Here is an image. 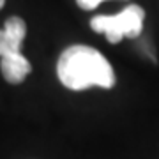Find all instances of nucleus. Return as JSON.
<instances>
[{
	"label": "nucleus",
	"instance_id": "f03ea898",
	"mask_svg": "<svg viewBox=\"0 0 159 159\" xmlns=\"http://www.w3.org/2000/svg\"><path fill=\"white\" fill-rule=\"evenodd\" d=\"M27 35V25L20 16L7 18L0 30V69L7 83L18 85L32 71L27 57L21 55V43Z\"/></svg>",
	"mask_w": 159,
	"mask_h": 159
},
{
	"label": "nucleus",
	"instance_id": "f257e3e1",
	"mask_svg": "<svg viewBox=\"0 0 159 159\" xmlns=\"http://www.w3.org/2000/svg\"><path fill=\"white\" fill-rule=\"evenodd\" d=\"M57 74L60 83L69 90L115 87V73L111 64L101 51L85 44L69 46L62 51L57 62Z\"/></svg>",
	"mask_w": 159,
	"mask_h": 159
},
{
	"label": "nucleus",
	"instance_id": "20e7f679",
	"mask_svg": "<svg viewBox=\"0 0 159 159\" xmlns=\"http://www.w3.org/2000/svg\"><path fill=\"white\" fill-rule=\"evenodd\" d=\"M102 2H106V0H76L78 7L83 9V11H94V9H97L101 6Z\"/></svg>",
	"mask_w": 159,
	"mask_h": 159
},
{
	"label": "nucleus",
	"instance_id": "7ed1b4c3",
	"mask_svg": "<svg viewBox=\"0 0 159 159\" xmlns=\"http://www.w3.org/2000/svg\"><path fill=\"white\" fill-rule=\"evenodd\" d=\"M145 11L136 4H131L119 14L111 16H94L90 27L97 34H104L111 44H117L124 37H138L143 30Z\"/></svg>",
	"mask_w": 159,
	"mask_h": 159
},
{
	"label": "nucleus",
	"instance_id": "39448f33",
	"mask_svg": "<svg viewBox=\"0 0 159 159\" xmlns=\"http://www.w3.org/2000/svg\"><path fill=\"white\" fill-rule=\"evenodd\" d=\"M4 4H6V0H0V9L4 7Z\"/></svg>",
	"mask_w": 159,
	"mask_h": 159
}]
</instances>
